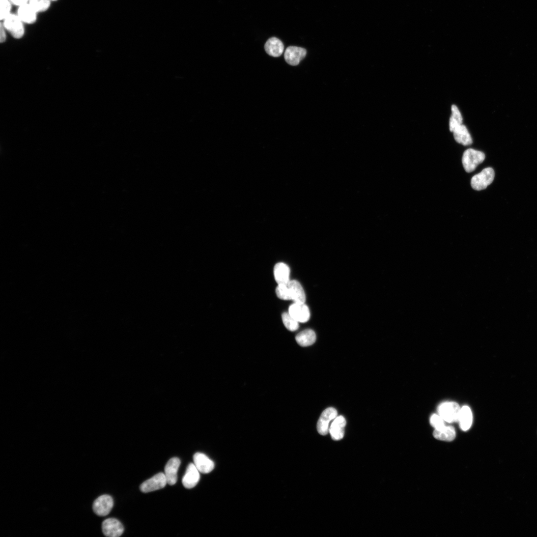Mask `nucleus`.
Listing matches in <instances>:
<instances>
[{"label":"nucleus","mask_w":537,"mask_h":537,"mask_svg":"<svg viewBox=\"0 0 537 537\" xmlns=\"http://www.w3.org/2000/svg\"><path fill=\"white\" fill-rule=\"evenodd\" d=\"M274 274L275 281L278 284H287L290 281V269L283 263H278L276 264L274 267Z\"/></svg>","instance_id":"obj_17"},{"label":"nucleus","mask_w":537,"mask_h":537,"mask_svg":"<svg viewBox=\"0 0 537 537\" xmlns=\"http://www.w3.org/2000/svg\"><path fill=\"white\" fill-rule=\"evenodd\" d=\"M113 506V501L109 495L104 494L97 498L93 503V509L98 516H105L111 511Z\"/></svg>","instance_id":"obj_6"},{"label":"nucleus","mask_w":537,"mask_h":537,"mask_svg":"<svg viewBox=\"0 0 537 537\" xmlns=\"http://www.w3.org/2000/svg\"><path fill=\"white\" fill-rule=\"evenodd\" d=\"M266 53L270 56L278 57L282 55L284 51V45L282 41L276 37L269 38L264 46Z\"/></svg>","instance_id":"obj_15"},{"label":"nucleus","mask_w":537,"mask_h":537,"mask_svg":"<svg viewBox=\"0 0 537 537\" xmlns=\"http://www.w3.org/2000/svg\"><path fill=\"white\" fill-rule=\"evenodd\" d=\"M485 158V154L482 152L472 148L466 150L462 158V163L465 171L468 173L475 171L478 165L484 161Z\"/></svg>","instance_id":"obj_1"},{"label":"nucleus","mask_w":537,"mask_h":537,"mask_svg":"<svg viewBox=\"0 0 537 537\" xmlns=\"http://www.w3.org/2000/svg\"><path fill=\"white\" fill-rule=\"evenodd\" d=\"M11 3L19 7L28 3L29 0H9Z\"/></svg>","instance_id":"obj_30"},{"label":"nucleus","mask_w":537,"mask_h":537,"mask_svg":"<svg viewBox=\"0 0 537 537\" xmlns=\"http://www.w3.org/2000/svg\"><path fill=\"white\" fill-rule=\"evenodd\" d=\"M180 464V460L175 457L171 459L165 466L164 474L169 484L173 485L177 482V473Z\"/></svg>","instance_id":"obj_12"},{"label":"nucleus","mask_w":537,"mask_h":537,"mask_svg":"<svg viewBox=\"0 0 537 537\" xmlns=\"http://www.w3.org/2000/svg\"><path fill=\"white\" fill-rule=\"evenodd\" d=\"M288 313L299 322H308L311 316L310 309L304 304L296 303L289 307Z\"/></svg>","instance_id":"obj_10"},{"label":"nucleus","mask_w":537,"mask_h":537,"mask_svg":"<svg viewBox=\"0 0 537 537\" xmlns=\"http://www.w3.org/2000/svg\"><path fill=\"white\" fill-rule=\"evenodd\" d=\"M50 1H57V0H50Z\"/></svg>","instance_id":"obj_31"},{"label":"nucleus","mask_w":537,"mask_h":537,"mask_svg":"<svg viewBox=\"0 0 537 537\" xmlns=\"http://www.w3.org/2000/svg\"><path fill=\"white\" fill-rule=\"evenodd\" d=\"M316 339L315 333L311 329H306L300 333L296 337L298 344L302 347L313 344Z\"/></svg>","instance_id":"obj_21"},{"label":"nucleus","mask_w":537,"mask_h":537,"mask_svg":"<svg viewBox=\"0 0 537 537\" xmlns=\"http://www.w3.org/2000/svg\"><path fill=\"white\" fill-rule=\"evenodd\" d=\"M453 138L459 143L464 146H468L473 143L472 137L467 129L464 125H461L452 132Z\"/></svg>","instance_id":"obj_19"},{"label":"nucleus","mask_w":537,"mask_h":537,"mask_svg":"<svg viewBox=\"0 0 537 537\" xmlns=\"http://www.w3.org/2000/svg\"><path fill=\"white\" fill-rule=\"evenodd\" d=\"M102 531L104 534L109 537H118L124 532L122 524L115 518H108L102 523Z\"/></svg>","instance_id":"obj_9"},{"label":"nucleus","mask_w":537,"mask_h":537,"mask_svg":"<svg viewBox=\"0 0 537 537\" xmlns=\"http://www.w3.org/2000/svg\"><path fill=\"white\" fill-rule=\"evenodd\" d=\"M461 409L456 402H445L439 405L438 412L445 422L455 423L459 421Z\"/></svg>","instance_id":"obj_2"},{"label":"nucleus","mask_w":537,"mask_h":537,"mask_svg":"<svg viewBox=\"0 0 537 537\" xmlns=\"http://www.w3.org/2000/svg\"><path fill=\"white\" fill-rule=\"evenodd\" d=\"M37 13L28 3L19 7L17 15L24 23L32 24L37 20Z\"/></svg>","instance_id":"obj_18"},{"label":"nucleus","mask_w":537,"mask_h":537,"mask_svg":"<svg viewBox=\"0 0 537 537\" xmlns=\"http://www.w3.org/2000/svg\"><path fill=\"white\" fill-rule=\"evenodd\" d=\"M193 460L197 469L202 474H209L215 468L214 462L203 453H196Z\"/></svg>","instance_id":"obj_11"},{"label":"nucleus","mask_w":537,"mask_h":537,"mask_svg":"<svg viewBox=\"0 0 537 537\" xmlns=\"http://www.w3.org/2000/svg\"><path fill=\"white\" fill-rule=\"evenodd\" d=\"M444 422L440 415H433L430 418V424L435 429L443 428L445 426Z\"/></svg>","instance_id":"obj_28"},{"label":"nucleus","mask_w":537,"mask_h":537,"mask_svg":"<svg viewBox=\"0 0 537 537\" xmlns=\"http://www.w3.org/2000/svg\"><path fill=\"white\" fill-rule=\"evenodd\" d=\"M12 3L9 0H1V14L0 19L3 21L7 16L11 14Z\"/></svg>","instance_id":"obj_27"},{"label":"nucleus","mask_w":537,"mask_h":537,"mask_svg":"<svg viewBox=\"0 0 537 537\" xmlns=\"http://www.w3.org/2000/svg\"><path fill=\"white\" fill-rule=\"evenodd\" d=\"M200 480L199 471L194 463H190L186 470L182 479V483L185 487L191 489L194 487Z\"/></svg>","instance_id":"obj_14"},{"label":"nucleus","mask_w":537,"mask_h":537,"mask_svg":"<svg viewBox=\"0 0 537 537\" xmlns=\"http://www.w3.org/2000/svg\"><path fill=\"white\" fill-rule=\"evenodd\" d=\"M452 114L450 118L449 129L452 132L456 128L462 125L463 117L459 108L455 105L451 107Z\"/></svg>","instance_id":"obj_23"},{"label":"nucleus","mask_w":537,"mask_h":537,"mask_svg":"<svg viewBox=\"0 0 537 537\" xmlns=\"http://www.w3.org/2000/svg\"><path fill=\"white\" fill-rule=\"evenodd\" d=\"M167 483L165 474L160 473L143 482L140 486V489L144 493H147L162 489L166 486Z\"/></svg>","instance_id":"obj_7"},{"label":"nucleus","mask_w":537,"mask_h":537,"mask_svg":"<svg viewBox=\"0 0 537 537\" xmlns=\"http://www.w3.org/2000/svg\"><path fill=\"white\" fill-rule=\"evenodd\" d=\"M306 49L294 46L289 47L285 50L284 58L286 62L291 66H297L306 57Z\"/></svg>","instance_id":"obj_8"},{"label":"nucleus","mask_w":537,"mask_h":537,"mask_svg":"<svg viewBox=\"0 0 537 537\" xmlns=\"http://www.w3.org/2000/svg\"><path fill=\"white\" fill-rule=\"evenodd\" d=\"M494 176L495 173L492 169L488 168L484 169L472 178V187L476 191L484 190L492 183Z\"/></svg>","instance_id":"obj_4"},{"label":"nucleus","mask_w":537,"mask_h":537,"mask_svg":"<svg viewBox=\"0 0 537 537\" xmlns=\"http://www.w3.org/2000/svg\"><path fill=\"white\" fill-rule=\"evenodd\" d=\"M433 436L437 440L444 441H452L455 439L456 436V431L452 426H445L440 429H435Z\"/></svg>","instance_id":"obj_22"},{"label":"nucleus","mask_w":537,"mask_h":537,"mask_svg":"<svg viewBox=\"0 0 537 537\" xmlns=\"http://www.w3.org/2000/svg\"><path fill=\"white\" fill-rule=\"evenodd\" d=\"M287 285L290 289L292 300L296 303H305L306 294L301 283L296 280H290Z\"/></svg>","instance_id":"obj_16"},{"label":"nucleus","mask_w":537,"mask_h":537,"mask_svg":"<svg viewBox=\"0 0 537 537\" xmlns=\"http://www.w3.org/2000/svg\"><path fill=\"white\" fill-rule=\"evenodd\" d=\"M5 28L3 25V23H1V28H0V41L1 43L5 42L6 40V33Z\"/></svg>","instance_id":"obj_29"},{"label":"nucleus","mask_w":537,"mask_h":537,"mask_svg":"<svg viewBox=\"0 0 537 537\" xmlns=\"http://www.w3.org/2000/svg\"><path fill=\"white\" fill-rule=\"evenodd\" d=\"M346 425V420L342 416L337 417L334 420L329 429V432L334 440L339 441L343 438Z\"/></svg>","instance_id":"obj_13"},{"label":"nucleus","mask_w":537,"mask_h":537,"mask_svg":"<svg viewBox=\"0 0 537 537\" xmlns=\"http://www.w3.org/2000/svg\"><path fill=\"white\" fill-rule=\"evenodd\" d=\"M282 317L284 326L289 331L295 332L299 328V322L288 312L283 313Z\"/></svg>","instance_id":"obj_24"},{"label":"nucleus","mask_w":537,"mask_h":537,"mask_svg":"<svg viewBox=\"0 0 537 537\" xmlns=\"http://www.w3.org/2000/svg\"><path fill=\"white\" fill-rule=\"evenodd\" d=\"M50 0H29L28 4L36 13L47 11L51 6Z\"/></svg>","instance_id":"obj_25"},{"label":"nucleus","mask_w":537,"mask_h":537,"mask_svg":"<svg viewBox=\"0 0 537 537\" xmlns=\"http://www.w3.org/2000/svg\"><path fill=\"white\" fill-rule=\"evenodd\" d=\"M276 293L278 298L281 300H292L290 289L287 284H279L276 289Z\"/></svg>","instance_id":"obj_26"},{"label":"nucleus","mask_w":537,"mask_h":537,"mask_svg":"<svg viewBox=\"0 0 537 537\" xmlns=\"http://www.w3.org/2000/svg\"><path fill=\"white\" fill-rule=\"evenodd\" d=\"M458 422L463 431H467L470 429L473 423V415L469 407L464 406L461 409Z\"/></svg>","instance_id":"obj_20"},{"label":"nucleus","mask_w":537,"mask_h":537,"mask_svg":"<svg viewBox=\"0 0 537 537\" xmlns=\"http://www.w3.org/2000/svg\"><path fill=\"white\" fill-rule=\"evenodd\" d=\"M3 25L6 30L16 39L21 38L25 34L24 23L18 15L11 14L3 20Z\"/></svg>","instance_id":"obj_3"},{"label":"nucleus","mask_w":537,"mask_h":537,"mask_svg":"<svg viewBox=\"0 0 537 537\" xmlns=\"http://www.w3.org/2000/svg\"><path fill=\"white\" fill-rule=\"evenodd\" d=\"M338 415V412L334 407H329L324 410L318 421L317 429L321 435H326L329 432V424L335 420Z\"/></svg>","instance_id":"obj_5"}]
</instances>
